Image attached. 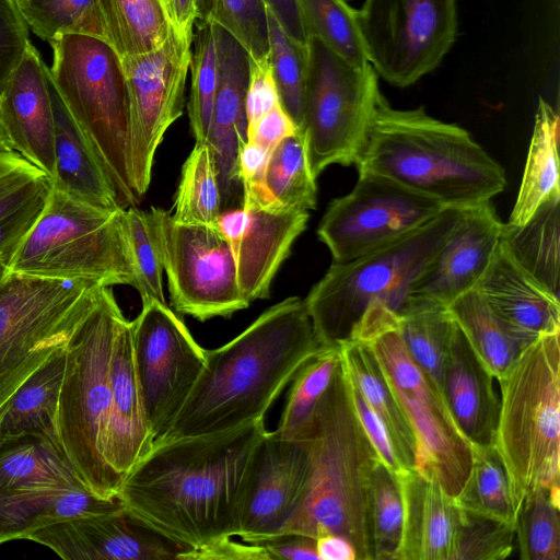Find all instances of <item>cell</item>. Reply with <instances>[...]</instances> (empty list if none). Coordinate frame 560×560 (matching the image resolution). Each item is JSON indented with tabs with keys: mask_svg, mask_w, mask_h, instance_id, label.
<instances>
[{
	"mask_svg": "<svg viewBox=\"0 0 560 560\" xmlns=\"http://www.w3.org/2000/svg\"><path fill=\"white\" fill-rule=\"evenodd\" d=\"M264 420L225 432L155 441L117 497L141 523L197 549L235 537Z\"/></svg>",
	"mask_w": 560,
	"mask_h": 560,
	"instance_id": "1",
	"label": "cell"
},
{
	"mask_svg": "<svg viewBox=\"0 0 560 560\" xmlns=\"http://www.w3.org/2000/svg\"><path fill=\"white\" fill-rule=\"evenodd\" d=\"M326 348L304 300L291 296L269 307L231 341L206 350L191 394L159 440L214 434L264 420L298 372Z\"/></svg>",
	"mask_w": 560,
	"mask_h": 560,
	"instance_id": "2",
	"label": "cell"
},
{
	"mask_svg": "<svg viewBox=\"0 0 560 560\" xmlns=\"http://www.w3.org/2000/svg\"><path fill=\"white\" fill-rule=\"evenodd\" d=\"M355 166L446 208L490 201L506 185L504 168L466 129L430 116L423 107L393 108L383 95Z\"/></svg>",
	"mask_w": 560,
	"mask_h": 560,
	"instance_id": "3",
	"label": "cell"
},
{
	"mask_svg": "<svg viewBox=\"0 0 560 560\" xmlns=\"http://www.w3.org/2000/svg\"><path fill=\"white\" fill-rule=\"evenodd\" d=\"M296 439L305 443L310 456L308 488L278 536L316 539L336 534L352 544L358 560H373L369 493L381 458L357 417L341 361Z\"/></svg>",
	"mask_w": 560,
	"mask_h": 560,
	"instance_id": "4",
	"label": "cell"
},
{
	"mask_svg": "<svg viewBox=\"0 0 560 560\" xmlns=\"http://www.w3.org/2000/svg\"><path fill=\"white\" fill-rule=\"evenodd\" d=\"M463 211L445 208L393 242L350 261L332 262L304 299L322 345L340 348L350 342L372 306H383L401 316L415 280L451 234Z\"/></svg>",
	"mask_w": 560,
	"mask_h": 560,
	"instance_id": "5",
	"label": "cell"
},
{
	"mask_svg": "<svg viewBox=\"0 0 560 560\" xmlns=\"http://www.w3.org/2000/svg\"><path fill=\"white\" fill-rule=\"evenodd\" d=\"M125 318L112 288L104 285L66 347L58 400L60 447L82 483L103 499L116 497L121 485L106 462L105 441L113 345Z\"/></svg>",
	"mask_w": 560,
	"mask_h": 560,
	"instance_id": "6",
	"label": "cell"
},
{
	"mask_svg": "<svg viewBox=\"0 0 560 560\" xmlns=\"http://www.w3.org/2000/svg\"><path fill=\"white\" fill-rule=\"evenodd\" d=\"M559 335L537 337L498 381L500 404L493 445L506 469L517 510L534 488L559 487Z\"/></svg>",
	"mask_w": 560,
	"mask_h": 560,
	"instance_id": "7",
	"label": "cell"
},
{
	"mask_svg": "<svg viewBox=\"0 0 560 560\" xmlns=\"http://www.w3.org/2000/svg\"><path fill=\"white\" fill-rule=\"evenodd\" d=\"M49 44L52 84L120 205L137 206L141 200L132 178L130 100L120 56L107 40L90 35H61Z\"/></svg>",
	"mask_w": 560,
	"mask_h": 560,
	"instance_id": "8",
	"label": "cell"
},
{
	"mask_svg": "<svg viewBox=\"0 0 560 560\" xmlns=\"http://www.w3.org/2000/svg\"><path fill=\"white\" fill-rule=\"evenodd\" d=\"M32 277L137 288L125 207H97L51 187L8 265Z\"/></svg>",
	"mask_w": 560,
	"mask_h": 560,
	"instance_id": "9",
	"label": "cell"
},
{
	"mask_svg": "<svg viewBox=\"0 0 560 560\" xmlns=\"http://www.w3.org/2000/svg\"><path fill=\"white\" fill-rule=\"evenodd\" d=\"M351 341L362 342L372 351L411 427L417 442L415 468L455 499L469 474L471 444L458 430L439 389L408 351L397 315L383 306L371 307Z\"/></svg>",
	"mask_w": 560,
	"mask_h": 560,
	"instance_id": "10",
	"label": "cell"
},
{
	"mask_svg": "<svg viewBox=\"0 0 560 560\" xmlns=\"http://www.w3.org/2000/svg\"><path fill=\"white\" fill-rule=\"evenodd\" d=\"M103 287L8 271L0 282V415L22 384L67 347Z\"/></svg>",
	"mask_w": 560,
	"mask_h": 560,
	"instance_id": "11",
	"label": "cell"
},
{
	"mask_svg": "<svg viewBox=\"0 0 560 560\" xmlns=\"http://www.w3.org/2000/svg\"><path fill=\"white\" fill-rule=\"evenodd\" d=\"M304 117L313 175L329 165H355L366 144L377 102L378 74L369 62L357 67L310 36Z\"/></svg>",
	"mask_w": 560,
	"mask_h": 560,
	"instance_id": "12",
	"label": "cell"
},
{
	"mask_svg": "<svg viewBox=\"0 0 560 560\" xmlns=\"http://www.w3.org/2000/svg\"><path fill=\"white\" fill-rule=\"evenodd\" d=\"M147 215L177 313L205 322L248 307L231 246L218 226L180 224L158 207Z\"/></svg>",
	"mask_w": 560,
	"mask_h": 560,
	"instance_id": "13",
	"label": "cell"
},
{
	"mask_svg": "<svg viewBox=\"0 0 560 560\" xmlns=\"http://www.w3.org/2000/svg\"><path fill=\"white\" fill-rule=\"evenodd\" d=\"M358 20L370 63L397 88L432 72L457 34L456 0H364Z\"/></svg>",
	"mask_w": 560,
	"mask_h": 560,
	"instance_id": "14",
	"label": "cell"
},
{
	"mask_svg": "<svg viewBox=\"0 0 560 560\" xmlns=\"http://www.w3.org/2000/svg\"><path fill=\"white\" fill-rule=\"evenodd\" d=\"M131 331L136 373L155 442L191 394L205 366L206 349L166 303L152 298L142 299Z\"/></svg>",
	"mask_w": 560,
	"mask_h": 560,
	"instance_id": "15",
	"label": "cell"
},
{
	"mask_svg": "<svg viewBox=\"0 0 560 560\" xmlns=\"http://www.w3.org/2000/svg\"><path fill=\"white\" fill-rule=\"evenodd\" d=\"M445 208L392 179L359 172L353 189L329 203L317 235L332 262L342 264L417 230Z\"/></svg>",
	"mask_w": 560,
	"mask_h": 560,
	"instance_id": "16",
	"label": "cell"
},
{
	"mask_svg": "<svg viewBox=\"0 0 560 560\" xmlns=\"http://www.w3.org/2000/svg\"><path fill=\"white\" fill-rule=\"evenodd\" d=\"M192 35L172 24L158 48L121 58L130 100L132 178L140 200L150 186L156 149L183 115Z\"/></svg>",
	"mask_w": 560,
	"mask_h": 560,
	"instance_id": "17",
	"label": "cell"
},
{
	"mask_svg": "<svg viewBox=\"0 0 560 560\" xmlns=\"http://www.w3.org/2000/svg\"><path fill=\"white\" fill-rule=\"evenodd\" d=\"M308 481L305 443L267 430L254 456L235 537L262 544L278 536L303 503Z\"/></svg>",
	"mask_w": 560,
	"mask_h": 560,
	"instance_id": "18",
	"label": "cell"
},
{
	"mask_svg": "<svg viewBox=\"0 0 560 560\" xmlns=\"http://www.w3.org/2000/svg\"><path fill=\"white\" fill-rule=\"evenodd\" d=\"M503 222L490 201L464 209L443 245L415 280L402 314L447 306L475 289L500 242Z\"/></svg>",
	"mask_w": 560,
	"mask_h": 560,
	"instance_id": "19",
	"label": "cell"
},
{
	"mask_svg": "<svg viewBox=\"0 0 560 560\" xmlns=\"http://www.w3.org/2000/svg\"><path fill=\"white\" fill-rule=\"evenodd\" d=\"M308 218V211L277 206L242 205L221 212L217 225L231 246L238 287L249 302L269 296L272 279Z\"/></svg>",
	"mask_w": 560,
	"mask_h": 560,
	"instance_id": "20",
	"label": "cell"
},
{
	"mask_svg": "<svg viewBox=\"0 0 560 560\" xmlns=\"http://www.w3.org/2000/svg\"><path fill=\"white\" fill-rule=\"evenodd\" d=\"M25 539L65 560H178L188 548L171 541L120 510L40 527Z\"/></svg>",
	"mask_w": 560,
	"mask_h": 560,
	"instance_id": "21",
	"label": "cell"
},
{
	"mask_svg": "<svg viewBox=\"0 0 560 560\" xmlns=\"http://www.w3.org/2000/svg\"><path fill=\"white\" fill-rule=\"evenodd\" d=\"M213 28L219 59V88L206 142L218 165L222 208L226 210L242 207L243 201L237 159L247 141L245 98L250 58L231 34L214 23Z\"/></svg>",
	"mask_w": 560,
	"mask_h": 560,
	"instance_id": "22",
	"label": "cell"
},
{
	"mask_svg": "<svg viewBox=\"0 0 560 560\" xmlns=\"http://www.w3.org/2000/svg\"><path fill=\"white\" fill-rule=\"evenodd\" d=\"M48 67L31 44L1 93L2 124L10 150L45 172L55 171V116Z\"/></svg>",
	"mask_w": 560,
	"mask_h": 560,
	"instance_id": "23",
	"label": "cell"
},
{
	"mask_svg": "<svg viewBox=\"0 0 560 560\" xmlns=\"http://www.w3.org/2000/svg\"><path fill=\"white\" fill-rule=\"evenodd\" d=\"M153 444L135 368L131 322L125 318L113 345L110 406L105 441L106 462L120 482L151 451Z\"/></svg>",
	"mask_w": 560,
	"mask_h": 560,
	"instance_id": "24",
	"label": "cell"
},
{
	"mask_svg": "<svg viewBox=\"0 0 560 560\" xmlns=\"http://www.w3.org/2000/svg\"><path fill=\"white\" fill-rule=\"evenodd\" d=\"M475 290L505 324L530 340L560 331L559 298L522 268L501 241Z\"/></svg>",
	"mask_w": 560,
	"mask_h": 560,
	"instance_id": "25",
	"label": "cell"
},
{
	"mask_svg": "<svg viewBox=\"0 0 560 560\" xmlns=\"http://www.w3.org/2000/svg\"><path fill=\"white\" fill-rule=\"evenodd\" d=\"M402 501V530L396 560H451L460 508L416 468L395 474Z\"/></svg>",
	"mask_w": 560,
	"mask_h": 560,
	"instance_id": "26",
	"label": "cell"
},
{
	"mask_svg": "<svg viewBox=\"0 0 560 560\" xmlns=\"http://www.w3.org/2000/svg\"><path fill=\"white\" fill-rule=\"evenodd\" d=\"M494 381L455 323L444 363L442 394L458 430L471 446L494 443L500 404Z\"/></svg>",
	"mask_w": 560,
	"mask_h": 560,
	"instance_id": "27",
	"label": "cell"
},
{
	"mask_svg": "<svg viewBox=\"0 0 560 560\" xmlns=\"http://www.w3.org/2000/svg\"><path fill=\"white\" fill-rule=\"evenodd\" d=\"M118 497L103 499L86 488L42 486L0 491V545L74 517L120 510Z\"/></svg>",
	"mask_w": 560,
	"mask_h": 560,
	"instance_id": "28",
	"label": "cell"
},
{
	"mask_svg": "<svg viewBox=\"0 0 560 560\" xmlns=\"http://www.w3.org/2000/svg\"><path fill=\"white\" fill-rule=\"evenodd\" d=\"M47 74L55 116L52 188L97 207H122L105 170L52 84L49 69Z\"/></svg>",
	"mask_w": 560,
	"mask_h": 560,
	"instance_id": "29",
	"label": "cell"
},
{
	"mask_svg": "<svg viewBox=\"0 0 560 560\" xmlns=\"http://www.w3.org/2000/svg\"><path fill=\"white\" fill-rule=\"evenodd\" d=\"M49 176L12 150H0V260L7 266L43 211Z\"/></svg>",
	"mask_w": 560,
	"mask_h": 560,
	"instance_id": "30",
	"label": "cell"
},
{
	"mask_svg": "<svg viewBox=\"0 0 560 560\" xmlns=\"http://www.w3.org/2000/svg\"><path fill=\"white\" fill-rule=\"evenodd\" d=\"M446 307L476 357L497 381L534 341L505 324L475 289Z\"/></svg>",
	"mask_w": 560,
	"mask_h": 560,
	"instance_id": "31",
	"label": "cell"
},
{
	"mask_svg": "<svg viewBox=\"0 0 560 560\" xmlns=\"http://www.w3.org/2000/svg\"><path fill=\"white\" fill-rule=\"evenodd\" d=\"M560 195L545 200L522 225L503 223L500 241L517 264L559 298Z\"/></svg>",
	"mask_w": 560,
	"mask_h": 560,
	"instance_id": "32",
	"label": "cell"
},
{
	"mask_svg": "<svg viewBox=\"0 0 560 560\" xmlns=\"http://www.w3.org/2000/svg\"><path fill=\"white\" fill-rule=\"evenodd\" d=\"M42 486L86 488L58 442L37 434L1 440L0 491Z\"/></svg>",
	"mask_w": 560,
	"mask_h": 560,
	"instance_id": "33",
	"label": "cell"
},
{
	"mask_svg": "<svg viewBox=\"0 0 560 560\" xmlns=\"http://www.w3.org/2000/svg\"><path fill=\"white\" fill-rule=\"evenodd\" d=\"M65 360L66 348L51 357L14 393L0 415V441L37 434L59 443L57 412Z\"/></svg>",
	"mask_w": 560,
	"mask_h": 560,
	"instance_id": "34",
	"label": "cell"
},
{
	"mask_svg": "<svg viewBox=\"0 0 560 560\" xmlns=\"http://www.w3.org/2000/svg\"><path fill=\"white\" fill-rule=\"evenodd\" d=\"M558 140V113L540 97L522 183L509 224L526 223L545 200L560 195Z\"/></svg>",
	"mask_w": 560,
	"mask_h": 560,
	"instance_id": "35",
	"label": "cell"
},
{
	"mask_svg": "<svg viewBox=\"0 0 560 560\" xmlns=\"http://www.w3.org/2000/svg\"><path fill=\"white\" fill-rule=\"evenodd\" d=\"M340 361L363 398L384 422L402 467L415 468V433L397 405L372 351L362 342L351 341L340 347Z\"/></svg>",
	"mask_w": 560,
	"mask_h": 560,
	"instance_id": "36",
	"label": "cell"
},
{
	"mask_svg": "<svg viewBox=\"0 0 560 560\" xmlns=\"http://www.w3.org/2000/svg\"><path fill=\"white\" fill-rule=\"evenodd\" d=\"M106 38L120 58L158 48L172 20L164 0H97Z\"/></svg>",
	"mask_w": 560,
	"mask_h": 560,
	"instance_id": "37",
	"label": "cell"
},
{
	"mask_svg": "<svg viewBox=\"0 0 560 560\" xmlns=\"http://www.w3.org/2000/svg\"><path fill=\"white\" fill-rule=\"evenodd\" d=\"M262 184L270 199L282 208L303 211L316 208V177L311 171L306 139L301 129L272 149Z\"/></svg>",
	"mask_w": 560,
	"mask_h": 560,
	"instance_id": "38",
	"label": "cell"
},
{
	"mask_svg": "<svg viewBox=\"0 0 560 560\" xmlns=\"http://www.w3.org/2000/svg\"><path fill=\"white\" fill-rule=\"evenodd\" d=\"M222 210L214 155L207 142H196L182 167L171 215L180 224L218 226Z\"/></svg>",
	"mask_w": 560,
	"mask_h": 560,
	"instance_id": "39",
	"label": "cell"
},
{
	"mask_svg": "<svg viewBox=\"0 0 560 560\" xmlns=\"http://www.w3.org/2000/svg\"><path fill=\"white\" fill-rule=\"evenodd\" d=\"M454 500L466 511L514 525L517 509L506 469L494 445L471 446L469 474Z\"/></svg>",
	"mask_w": 560,
	"mask_h": 560,
	"instance_id": "40",
	"label": "cell"
},
{
	"mask_svg": "<svg viewBox=\"0 0 560 560\" xmlns=\"http://www.w3.org/2000/svg\"><path fill=\"white\" fill-rule=\"evenodd\" d=\"M560 488L538 486L523 498L514 523L522 560H560Z\"/></svg>",
	"mask_w": 560,
	"mask_h": 560,
	"instance_id": "41",
	"label": "cell"
},
{
	"mask_svg": "<svg viewBox=\"0 0 560 560\" xmlns=\"http://www.w3.org/2000/svg\"><path fill=\"white\" fill-rule=\"evenodd\" d=\"M397 325L411 357L443 396L444 363L455 328L447 307L427 306L413 310L397 316Z\"/></svg>",
	"mask_w": 560,
	"mask_h": 560,
	"instance_id": "42",
	"label": "cell"
},
{
	"mask_svg": "<svg viewBox=\"0 0 560 560\" xmlns=\"http://www.w3.org/2000/svg\"><path fill=\"white\" fill-rule=\"evenodd\" d=\"M308 36L349 63L363 67L369 58L360 30L358 10L346 0H300Z\"/></svg>",
	"mask_w": 560,
	"mask_h": 560,
	"instance_id": "43",
	"label": "cell"
},
{
	"mask_svg": "<svg viewBox=\"0 0 560 560\" xmlns=\"http://www.w3.org/2000/svg\"><path fill=\"white\" fill-rule=\"evenodd\" d=\"M195 25L188 117L196 142H206L219 88V59L213 23L197 20Z\"/></svg>",
	"mask_w": 560,
	"mask_h": 560,
	"instance_id": "44",
	"label": "cell"
},
{
	"mask_svg": "<svg viewBox=\"0 0 560 560\" xmlns=\"http://www.w3.org/2000/svg\"><path fill=\"white\" fill-rule=\"evenodd\" d=\"M27 26L50 43L58 36L81 34L106 38L97 0H15Z\"/></svg>",
	"mask_w": 560,
	"mask_h": 560,
	"instance_id": "45",
	"label": "cell"
},
{
	"mask_svg": "<svg viewBox=\"0 0 560 560\" xmlns=\"http://www.w3.org/2000/svg\"><path fill=\"white\" fill-rule=\"evenodd\" d=\"M340 363V348H326L294 376L275 434L294 440L312 417Z\"/></svg>",
	"mask_w": 560,
	"mask_h": 560,
	"instance_id": "46",
	"label": "cell"
},
{
	"mask_svg": "<svg viewBox=\"0 0 560 560\" xmlns=\"http://www.w3.org/2000/svg\"><path fill=\"white\" fill-rule=\"evenodd\" d=\"M269 61L280 104L301 129L304 117L308 49L291 39L268 11Z\"/></svg>",
	"mask_w": 560,
	"mask_h": 560,
	"instance_id": "47",
	"label": "cell"
},
{
	"mask_svg": "<svg viewBox=\"0 0 560 560\" xmlns=\"http://www.w3.org/2000/svg\"><path fill=\"white\" fill-rule=\"evenodd\" d=\"M196 9L197 20L210 21L231 34L250 60L268 58V10L264 0H197Z\"/></svg>",
	"mask_w": 560,
	"mask_h": 560,
	"instance_id": "48",
	"label": "cell"
},
{
	"mask_svg": "<svg viewBox=\"0 0 560 560\" xmlns=\"http://www.w3.org/2000/svg\"><path fill=\"white\" fill-rule=\"evenodd\" d=\"M369 522L373 560H396L402 530V501L395 474L382 460L371 475Z\"/></svg>",
	"mask_w": 560,
	"mask_h": 560,
	"instance_id": "49",
	"label": "cell"
},
{
	"mask_svg": "<svg viewBox=\"0 0 560 560\" xmlns=\"http://www.w3.org/2000/svg\"><path fill=\"white\" fill-rule=\"evenodd\" d=\"M451 560H504L514 552V525L460 508Z\"/></svg>",
	"mask_w": 560,
	"mask_h": 560,
	"instance_id": "50",
	"label": "cell"
},
{
	"mask_svg": "<svg viewBox=\"0 0 560 560\" xmlns=\"http://www.w3.org/2000/svg\"><path fill=\"white\" fill-rule=\"evenodd\" d=\"M126 232L141 300L155 299L165 303L159 249L149 223L147 211L136 206L125 208Z\"/></svg>",
	"mask_w": 560,
	"mask_h": 560,
	"instance_id": "51",
	"label": "cell"
},
{
	"mask_svg": "<svg viewBox=\"0 0 560 560\" xmlns=\"http://www.w3.org/2000/svg\"><path fill=\"white\" fill-rule=\"evenodd\" d=\"M30 45L28 26L15 0H0V93Z\"/></svg>",
	"mask_w": 560,
	"mask_h": 560,
	"instance_id": "52",
	"label": "cell"
},
{
	"mask_svg": "<svg viewBox=\"0 0 560 560\" xmlns=\"http://www.w3.org/2000/svg\"><path fill=\"white\" fill-rule=\"evenodd\" d=\"M346 375L352 405L363 431L384 465L394 474L398 472L404 467L384 422L366 402L347 373Z\"/></svg>",
	"mask_w": 560,
	"mask_h": 560,
	"instance_id": "53",
	"label": "cell"
},
{
	"mask_svg": "<svg viewBox=\"0 0 560 560\" xmlns=\"http://www.w3.org/2000/svg\"><path fill=\"white\" fill-rule=\"evenodd\" d=\"M280 104L272 68L268 58L250 60V74L245 98L247 131L267 112Z\"/></svg>",
	"mask_w": 560,
	"mask_h": 560,
	"instance_id": "54",
	"label": "cell"
},
{
	"mask_svg": "<svg viewBox=\"0 0 560 560\" xmlns=\"http://www.w3.org/2000/svg\"><path fill=\"white\" fill-rule=\"evenodd\" d=\"M178 560H271L262 545L238 542L223 537L197 549L183 552Z\"/></svg>",
	"mask_w": 560,
	"mask_h": 560,
	"instance_id": "55",
	"label": "cell"
},
{
	"mask_svg": "<svg viewBox=\"0 0 560 560\" xmlns=\"http://www.w3.org/2000/svg\"><path fill=\"white\" fill-rule=\"evenodd\" d=\"M298 129L279 104L262 115L256 125L247 131V140L271 152L282 139L294 133Z\"/></svg>",
	"mask_w": 560,
	"mask_h": 560,
	"instance_id": "56",
	"label": "cell"
},
{
	"mask_svg": "<svg viewBox=\"0 0 560 560\" xmlns=\"http://www.w3.org/2000/svg\"><path fill=\"white\" fill-rule=\"evenodd\" d=\"M270 152L253 141H246L237 159L243 194L264 187L262 178Z\"/></svg>",
	"mask_w": 560,
	"mask_h": 560,
	"instance_id": "57",
	"label": "cell"
},
{
	"mask_svg": "<svg viewBox=\"0 0 560 560\" xmlns=\"http://www.w3.org/2000/svg\"><path fill=\"white\" fill-rule=\"evenodd\" d=\"M271 560H318L316 539L298 534L276 536L262 544Z\"/></svg>",
	"mask_w": 560,
	"mask_h": 560,
	"instance_id": "58",
	"label": "cell"
},
{
	"mask_svg": "<svg viewBox=\"0 0 560 560\" xmlns=\"http://www.w3.org/2000/svg\"><path fill=\"white\" fill-rule=\"evenodd\" d=\"M264 2L285 34L294 42L306 46L310 36L300 0H264Z\"/></svg>",
	"mask_w": 560,
	"mask_h": 560,
	"instance_id": "59",
	"label": "cell"
},
{
	"mask_svg": "<svg viewBox=\"0 0 560 560\" xmlns=\"http://www.w3.org/2000/svg\"><path fill=\"white\" fill-rule=\"evenodd\" d=\"M318 560H358L352 544L336 534H325L316 538Z\"/></svg>",
	"mask_w": 560,
	"mask_h": 560,
	"instance_id": "60",
	"label": "cell"
},
{
	"mask_svg": "<svg viewBox=\"0 0 560 560\" xmlns=\"http://www.w3.org/2000/svg\"><path fill=\"white\" fill-rule=\"evenodd\" d=\"M197 0H171L168 12L172 24L180 32L194 33L197 20Z\"/></svg>",
	"mask_w": 560,
	"mask_h": 560,
	"instance_id": "61",
	"label": "cell"
},
{
	"mask_svg": "<svg viewBox=\"0 0 560 560\" xmlns=\"http://www.w3.org/2000/svg\"><path fill=\"white\" fill-rule=\"evenodd\" d=\"M0 150H10L7 136L4 132L2 117H1V108H0Z\"/></svg>",
	"mask_w": 560,
	"mask_h": 560,
	"instance_id": "62",
	"label": "cell"
},
{
	"mask_svg": "<svg viewBox=\"0 0 560 560\" xmlns=\"http://www.w3.org/2000/svg\"><path fill=\"white\" fill-rule=\"evenodd\" d=\"M8 273V266L0 260V282L3 280L5 275Z\"/></svg>",
	"mask_w": 560,
	"mask_h": 560,
	"instance_id": "63",
	"label": "cell"
},
{
	"mask_svg": "<svg viewBox=\"0 0 560 560\" xmlns=\"http://www.w3.org/2000/svg\"><path fill=\"white\" fill-rule=\"evenodd\" d=\"M164 1H165L166 5H167V9H168V4H170L171 0H164Z\"/></svg>",
	"mask_w": 560,
	"mask_h": 560,
	"instance_id": "64",
	"label": "cell"
}]
</instances>
